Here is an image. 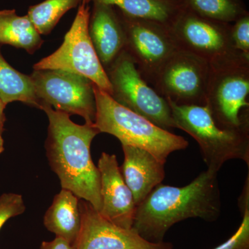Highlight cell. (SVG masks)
<instances>
[{"instance_id":"3","label":"cell","mask_w":249,"mask_h":249,"mask_svg":"<svg viewBox=\"0 0 249 249\" xmlns=\"http://www.w3.org/2000/svg\"><path fill=\"white\" fill-rule=\"evenodd\" d=\"M93 89L96 109L94 124L100 132L114 136L122 145L143 149L163 163L170 154L188 146L183 137L160 128L121 106L94 83Z\"/></svg>"},{"instance_id":"8","label":"cell","mask_w":249,"mask_h":249,"mask_svg":"<svg viewBox=\"0 0 249 249\" xmlns=\"http://www.w3.org/2000/svg\"><path fill=\"white\" fill-rule=\"evenodd\" d=\"M168 29L178 49L199 57L211 67L249 59L234 48L229 24L201 17L183 4Z\"/></svg>"},{"instance_id":"18","label":"cell","mask_w":249,"mask_h":249,"mask_svg":"<svg viewBox=\"0 0 249 249\" xmlns=\"http://www.w3.org/2000/svg\"><path fill=\"white\" fill-rule=\"evenodd\" d=\"M27 16H19L15 10L0 11V45H9L33 54L44 41Z\"/></svg>"},{"instance_id":"9","label":"cell","mask_w":249,"mask_h":249,"mask_svg":"<svg viewBox=\"0 0 249 249\" xmlns=\"http://www.w3.org/2000/svg\"><path fill=\"white\" fill-rule=\"evenodd\" d=\"M30 78L41 106L49 105L55 110L77 114L85 123L94 124L96 101L93 83L88 78L60 70H34Z\"/></svg>"},{"instance_id":"12","label":"cell","mask_w":249,"mask_h":249,"mask_svg":"<svg viewBox=\"0 0 249 249\" xmlns=\"http://www.w3.org/2000/svg\"><path fill=\"white\" fill-rule=\"evenodd\" d=\"M81 227L74 249H173L170 242L153 243L132 229L109 222L84 199H79Z\"/></svg>"},{"instance_id":"16","label":"cell","mask_w":249,"mask_h":249,"mask_svg":"<svg viewBox=\"0 0 249 249\" xmlns=\"http://www.w3.org/2000/svg\"><path fill=\"white\" fill-rule=\"evenodd\" d=\"M79 198L69 190L62 188L44 216V225L55 237H62L72 245L81 227Z\"/></svg>"},{"instance_id":"26","label":"cell","mask_w":249,"mask_h":249,"mask_svg":"<svg viewBox=\"0 0 249 249\" xmlns=\"http://www.w3.org/2000/svg\"><path fill=\"white\" fill-rule=\"evenodd\" d=\"M6 106L4 103L0 99V139L2 138L3 131H4V126L5 121H6V116L4 114V109Z\"/></svg>"},{"instance_id":"14","label":"cell","mask_w":249,"mask_h":249,"mask_svg":"<svg viewBox=\"0 0 249 249\" xmlns=\"http://www.w3.org/2000/svg\"><path fill=\"white\" fill-rule=\"evenodd\" d=\"M122 148L121 174L137 206L164 179L165 163L143 149L127 145H122Z\"/></svg>"},{"instance_id":"5","label":"cell","mask_w":249,"mask_h":249,"mask_svg":"<svg viewBox=\"0 0 249 249\" xmlns=\"http://www.w3.org/2000/svg\"><path fill=\"white\" fill-rule=\"evenodd\" d=\"M106 71L116 102L160 128H176L168 101L144 80L127 50H123Z\"/></svg>"},{"instance_id":"4","label":"cell","mask_w":249,"mask_h":249,"mask_svg":"<svg viewBox=\"0 0 249 249\" xmlns=\"http://www.w3.org/2000/svg\"><path fill=\"white\" fill-rule=\"evenodd\" d=\"M176 128L199 144L207 170L218 173L229 160H244L249 166V127L228 128L214 120L207 105L179 106L166 99Z\"/></svg>"},{"instance_id":"7","label":"cell","mask_w":249,"mask_h":249,"mask_svg":"<svg viewBox=\"0 0 249 249\" xmlns=\"http://www.w3.org/2000/svg\"><path fill=\"white\" fill-rule=\"evenodd\" d=\"M89 18V7L82 1L62 45L54 53L37 62L34 69L60 70L81 75L111 96L110 82L90 38Z\"/></svg>"},{"instance_id":"19","label":"cell","mask_w":249,"mask_h":249,"mask_svg":"<svg viewBox=\"0 0 249 249\" xmlns=\"http://www.w3.org/2000/svg\"><path fill=\"white\" fill-rule=\"evenodd\" d=\"M0 99L5 106L20 101L40 109L41 104L34 90L30 76L13 68L0 52Z\"/></svg>"},{"instance_id":"2","label":"cell","mask_w":249,"mask_h":249,"mask_svg":"<svg viewBox=\"0 0 249 249\" xmlns=\"http://www.w3.org/2000/svg\"><path fill=\"white\" fill-rule=\"evenodd\" d=\"M221 208L217 174L207 170L186 186L158 185L137 206L132 229L144 240L160 243L177 223L189 218L214 222Z\"/></svg>"},{"instance_id":"6","label":"cell","mask_w":249,"mask_h":249,"mask_svg":"<svg viewBox=\"0 0 249 249\" xmlns=\"http://www.w3.org/2000/svg\"><path fill=\"white\" fill-rule=\"evenodd\" d=\"M249 59L211 67L206 104L218 124L228 128L249 127Z\"/></svg>"},{"instance_id":"17","label":"cell","mask_w":249,"mask_h":249,"mask_svg":"<svg viewBox=\"0 0 249 249\" xmlns=\"http://www.w3.org/2000/svg\"><path fill=\"white\" fill-rule=\"evenodd\" d=\"M94 2L115 6L124 16L134 19L150 21L169 27L183 3L174 0H93Z\"/></svg>"},{"instance_id":"11","label":"cell","mask_w":249,"mask_h":249,"mask_svg":"<svg viewBox=\"0 0 249 249\" xmlns=\"http://www.w3.org/2000/svg\"><path fill=\"white\" fill-rule=\"evenodd\" d=\"M124 16V49L134 58L144 80L152 85L160 69L179 49L168 27Z\"/></svg>"},{"instance_id":"27","label":"cell","mask_w":249,"mask_h":249,"mask_svg":"<svg viewBox=\"0 0 249 249\" xmlns=\"http://www.w3.org/2000/svg\"><path fill=\"white\" fill-rule=\"evenodd\" d=\"M4 139L3 138L0 139V155L4 152Z\"/></svg>"},{"instance_id":"24","label":"cell","mask_w":249,"mask_h":249,"mask_svg":"<svg viewBox=\"0 0 249 249\" xmlns=\"http://www.w3.org/2000/svg\"><path fill=\"white\" fill-rule=\"evenodd\" d=\"M231 36L234 48L249 58V16L246 14L235 21Z\"/></svg>"},{"instance_id":"10","label":"cell","mask_w":249,"mask_h":249,"mask_svg":"<svg viewBox=\"0 0 249 249\" xmlns=\"http://www.w3.org/2000/svg\"><path fill=\"white\" fill-rule=\"evenodd\" d=\"M210 72L207 62L178 49L160 69L152 85L160 96L179 106H204Z\"/></svg>"},{"instance_id":"25","label":"cell","mask_w":249,"mask_h":249,"mask_svg":"<svg viewBox=\"0 0 249 249\" xmlns=\"http://www.w3.org/2000/svg\"><path fill=\"white\" fill-rule=\"evenodd\" d=\"M40 249H74L71 243L62 238L55 237L52 241H44L40 245Z\"/></svg>"},{"instance_id":"21","label":"cell","mask_w":249,"mask_h":249,"mask_svg":"<svg viewBox=\"0 0 249 249\" xmlns=\"http://www.w3.org/2000/svg\"><path fill=\"white\" fill-rule=\"evenodd\" d=\"M83 0H46L31 6L27 16L40 35H47L53 30L60 18Z\"/></svg>"},{"instance_id":"23","label":"cell","mask_w":249,"mask_h":249,"mask_svg":"<svg viewBox=\"0 0 249 249\" xmlns=\"http://www.w3.org/2000/svg\"><path fill=\"white\" fill-rule=\"evenodd\" d=\"M25 204L22 196L16 193H4L0 196V230L11 218L24 213Z\"/></svg>"},{"instance_id":"13","label":"cell","mask_w":249,"mask_h":249,"mask_svg":"<svg viewBox=\"0 0 249 249\" xmlns=\"http://www.w3.org/2000/svg\"><path fill=\"white\" fill-rule=\"evenodd\" d=\"M97 167L102 200L99 213L119 227L132 229L137 206L132 191L124 182L116 155L103 152Z\"/></svg>"},{"instance_id":"20","label":"cell","mask_w":249,"mask_h":249,"mask_svg":"<svg viewBox=\"0 0 249 249\" xmlns=\"http://www.w3.org/2000/svg\"><path fill=\"white\" fill-rule=\"evenodd\" d=\"M183 4L201 17L225 24L247 14L237 0H183Z\"/></svg>"},{"instance_id":"1","label":"cell","mask_w":249,"mask_h":249,"mask_svg":"<svg viewBox=\"0 0 249 249\" xmlns=\"http://www.w3.org/2000/svg\"><path fill=\"white\" fill-rule=\"evenodd\" d=\"M49 119L45 142L49 165L60 179L62 188L88 201L100 212L102 206L101 178L91 155L93 139L101 133L94 124H78L70 114L42 104Z\"/></svg>"},{"instance_id":"28","label":"cell","mask_w":249,"mask_h":249,"mask_svg":"<svg viewBox=\"0 0 249 249\" xmlns=\"http://www.w3.org/2000/svg\"><path fill=\"white\" fill-rule=\"evenodd\" d=\"M91 1H93V0H83V2L87 4H88V3L90 2Z\"/></svg>"},{"instance_id":"15","label":"cell","mask_w":249,"mask_h":249,"mask_svg":"<svg viewBox=\"0 0 249 249\" xmlns=\"http://www.w3.org/2000/svg\"><path fill=\"white\" fill-rule=\"evenodd\" d=\"M89 34L100 62L106 70L126 45L122 21L119 20L112 6L94 2L89 18Z\"/></svg>"},{"instance_id":"22","label":"cell","mask_w":249,"mask_h":249,"mask_svg":"<svg viewBox=\"0 0 249 249\" xmlns=\"http://www.w3.org/2000/svg\"><path fill=\"white\" fill-rule=\"evenodd\" d=\"M249 178L247 176L245 188L239 199V206L242 213L240 227L229 239L213 249H249Z\"/></svg>"}]
</instances>
